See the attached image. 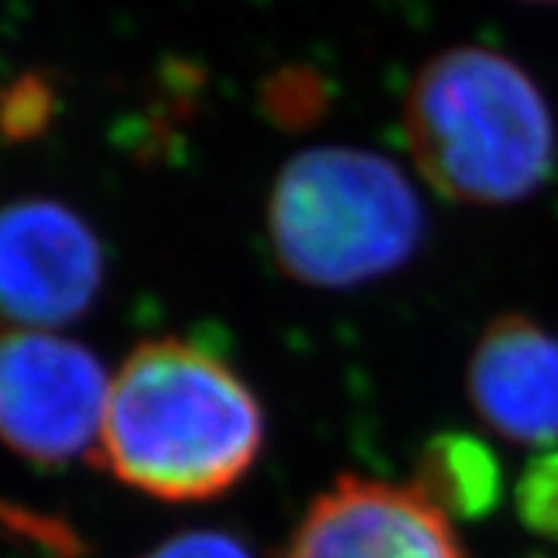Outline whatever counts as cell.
Segmentation results:
<instances>
[{
    "instance_id": "1",
    "label": "cell",
    "mask_w": 558,
    "mask_h": 558,
    "mask_svg": "<svg viewBox=\"0 0 558 558\" xmlns=\"http://www.w3.org/2000/svg\"><path fill=\"white\" fill-rule=\"evenodd\" d=\"M260 447L255 391L202 344L146 341L109 385L97 450L116 478L149 497H220L248 475Z\"/></svg>"
},
{
    "instance_id": "2",
    "label": "cell",
    "mask_w": 558,
    "mask_h": 558,
    "mask_svg": "<svg viewBox=\"0 0 558 558\" xmlns=\"http://www.w3.org/2000/svg\"><path fill=\"white\" fill-rule=\"evenodd\" d=\"M403 128L418 174L465 205L527 199L556 168V124L537 81L487 47H453L425 62Z\"/></svg>"
},
{
    "instance_id": "3",
    "label": "cell",
    "mask_w": 558,
    "mask_h": 558,
    "mask_svg": "<svg viewBox=\"0 0 558 558\" xmlns=\"http://www.w3.org/2000/svg\"><path fill=\"white\" fill-rule=\"evenodd\" d=\"M267 233L289 277L348 289L413 258L425 215L410 178L391 159L317 146L282 165L267 202Z\"/></svg>"
},
{
    "instance_id": "4",
    "label": "cell",
    "mask_w": 558,
    "mask_h": 558,
    "mask_svg": "<svg viewBox=\"0 0 558 558\" xmlns=\"http://www.w3.org/2000/svg\"><path fill=\"white\" fill-rule=\"evenodd\" d=\"M109 385L100 360L47 329L0 336V440L35 462L100 447Z\"/></svg>"
},
{
    "instance_id": "5",
    "label": "cell",
    "mask_w": 558,
    "mask_h": 558,
    "mask_svg": "<svg viewBox=\"0 0 558 558\" xmlns=\"http://www.w3.org/2000/svg\"><path fill=\"white\" fill-rule=\"evenodd\" d=\"M102 286L100 240L60 202L0 208V319L50 329L81 317Z\"/></svg>"
},
{
    "instance_id": "6",
    "label": "cell",
    "mask_w": 558,
    "mask_h": 558,
    "mask_svg": "<svg viewBox=\"0 0 558 558\" xmlns=\"http://www.w3.org/2000/svg\"><path fill=\"white\" fill-rule=\"evenodd\" d=\"M286 558H465V549L413 484L339 478L314 499Z\"/></svg>"
},
{
    "instance_id": "7",
    "label": "cell",
    "mask_w": 558,
    "mask_h": 558,
    "mask_svg": "<svg viewBox=\"0 0 558 558\" xmlns=\"http://www.w3.org/2000/svg\"><path fill=\"white\" fill-rule=\"evenodd\" d=\"M469 395L481 422L519 444L558 440V336L534 319H494L469 363Z\"/></svg>"
},
{
    "instance_id": "8",
    "label": "cell",
    "mask_w": 558,
    "mask_h": 558,
    "mask_svg": "<svg viewBox=\"0 0 558 558\" xmlns=\"http://www.w3.org/2000/svg\"><path fill=\"white\" fill-rule=\"evenodd\" d=\"M413 487L447 519H481L499 506L502 469L484 440L447 432L425 444Z\"/></svg>"
},
{
    "instance_id": "9",
    "label": "cell",
    "mask_w": 558,
    "mask_h": 558,
    "mask_svg": "<svg viewBox=\"0 0 558 558\" xmlns=\"http://www.w3.org/2000/svg\"><path fill=\"white\" fill-rule=\"evenodd\" d=\"M329 81L314 65H282L260 84V109L279 128H311L329 109Z\"/></svg>"
},
{
    "instance_id": "10",
    "label": "cell",
    "mask_w": 558,
    "mask_h": 558,
    "mask_svg": "<svg viewBox=\"0 0 558 558\" xmlns=\"http://www.w3.org/2000/svg\"><path fill=\"white\" fill-rule=\"evenodd\" d=\"M521 521L539 537L558 539V450L537 457L515 487Z\"/></svg>"
},
{
    "instance_id": "11",
    "label": "cell",
    "mask_w": 558,
    "mask_h": 558,
    "mask_svg": "<svg viewBox=\"0 0 558 558\" xmlns=\"http://www.w3.org/2000/svg\"><path fill=\"white\" fill-rule=\"evenodd\" d=\"M146 558H252V553L236 537L218 531H193L161 543Z\"/></svg>"
},
{
    "instance_id": "12",
    "label": "cell",
    "mask_w": 558,
    "mask_h": 558,
    "mask_svg": "<svg viewBox=\"0 0 558 558\" xmlns=\"http://www.w3.org/2000/svg\"><path fill=\"white\" fill-rule=\"evenodd\" d=\"M3 112L13 116V131H22V128L35 131V128H40V121L50 116V90L38 81L20 84L13 90V102Z\"/></svg>"
},
{
    "instance_id": "13",
    "label": "cell",
    "mask_w": 558,
    "mask_h": 558,
    "mask_svg": "<svg viewBox=\"0 0 558 558\" xmlns=\"http://www.w3.org/2000/svg\"><path fill=\"white\" fill-rule=\"evenodd\" d=\"M534 3H558V0H534Z\"/></svg>"
},
{
    "instance_id": "14",
    "label": "cell",
    "mask_w": 558,
    "mask_h": 558,
    "mask_svg": "<svg viewBox=\"0 0 558 558\" xmlns=\"http://www.w3.org/2000/svg\"><path fill=\"white\" fill-rule=\"evenodd\" d=\"M537 558H549V556H537Z\"/></svg>"
}]
</instances>
